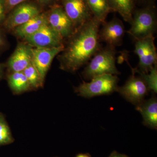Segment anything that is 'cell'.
<instances>
[{"mask_svg": "<svg viewBox=\"0 0 157 157\" xmlns=\"http://www.w3.org/2000/svg\"><path fill=\"white\" fill-rule=\"evenodd\" d=\"M39 14V9L33 4H20L6 17L1 27L7 31H12Z\"/></svg>", "mask_w": 157, "mask_h": 157, "instance_id": "11", "label": "cell"}, {"mask_svg": "<svg viewBox=\"0 0 157 157\" xmlns=\"http://www.w3.org/2000/svg\"><path fill=\"white\" fill-rule=\"evenodd\" d=\"M101 25V23L94 17L67 40L58 58L61 70L74 73L87 64L102 47L99 38Z\"/></svg>", "mask_w": 157, "mask_h": 157, "instance_id": "1", "label": "cell"}, {"mask_svg": "<svg viewBox=\"0 0 157 157\" xmlns=\"http://www.w3.org/2000/svg\"><path fill=\"white\" fill-rule=\"evenodd\" d=\"M138 74L145 82L149 90L156 94L157 92V64L147 73Z\"/></svg>", "mask_w": 157, "mask_h": 157, "instance_id": "21", "label": "cell"}, {"mask_svg": "<svg viewBox=\"0 0 157 157\" xmlns=\"http://www.w3.org/2000/svg\"><path fill=\"white\" fill-rule=\"evenodd\" d=\"M32 48L25 42L17 45L6 64L9 73L23 72L32 63Z\"/></svg>", "mask_w": 157, "mask_h": 157, "instance_id": "13", "label": "cell"}, {"mask_svg": "<svg viewBox=\"0 0 157 157\" xmlns=\"http://www.w3.org/2000/svg\"><path fill=\"white\" fill-rule=\"evenodd\" d=\"M112 12H117L124 20L131 24L135 10V0H107Z\"/></svg>", "mask_w": 157, "mask_h": 157, "instance_id": "16", "label": "cell"}, {"mask_svg": "<svg viewBox=\"0 0 157 157\" xmlns=\"http://www.w3.org/2000/svg\"><path fill=\"white\" fill-rule=\"evenodd\" d=\"M29 82L31 90H36L43 86L44 81L42 80L33 63L23 71Z\"/></svg>", "mask_w": 157, "mask_h": 157, "instance_id": "19", "label": "cell"}, {"mask_svg": "<svg viewBox=\"0 0 157 157\" xmlns=\"http://www.w3.org/2000/svg\"><path fill=\"white\" fill-rule=\"evenodd\" d=\"M76 157H91L90 156V155L88 154H79L77 155V156Z\"/></svg>", "mask_w": 157, "mask_h": 157, "instance_id": "29", "label": "cell"}, {"mask_svg": "<svg viewBox=\"0 0 157 157\" xmlns=\"http://www.w3.org/2000/svg\"><path fill=\"white\" fill-rule=\"evenodd\" d=\"M25 42L35 48H52L64 45V41L48 24L42 26L34 33L23 39Z\"/></svg>", "mask_w": 157, "mask_h": 157, "instance_id": "9", "label": "cell"}, {"mask_svg": "<svg viewBox=\"0 0 157 157\" xmlns=\"http://www.w3.org/2000/svg\"><path fill=\"white\" fill-rule=\"evenodd\" d=\"M102 27L99 32L100 42H104L107 45L115 48L122 44L125 33L123 23L117 17L109 21H105L101 24Z\"/></svg>", "mask_w": 157, "mask_h": 157, "instance_id": "10", "label": "cell"}, {"mask_svg": "<svg viewBox=\"0 0 157 157\" xmlns=\"http://www.w3.org/2000/svg\"><path fill=\"white\" fill-rule=\"evenodd\" d=\"M7 46V42L5 36L0 31V52L4 50Z\"/></svg>", "mask_w": 157, "mask_h": 157, "instance_id": "24", "label": "cell"}, {"mask_svg": "<svg viewBox=\"0 0 157 157\" xmlns=\"http://www.w3.org/2000/svg\"><path fill=\"white\" fill-rule=\"evenodd\" d=\"M148 87L140 76L135 73L129 77L122 86H118L117 91L126 101L135 106L141 104L149 91Z\"/></svg>", "mask_w": 157, "mask_h": 157, "instance_id": "7", "label": "cell"}, {"mask_svg": "<svg viewBox=\"0 0 157 157\" xmlns=\"http://www.w3.org/2000/svg\"><path fill=\"white\" fill-rule=\"evenodd\" d=\"M26 0H5L6 10H10L15 6L20 5Z\"/></svg>", "mask_w": 157, "mask_h": 157, "instance_id": "23", "label": "cell"}, {"mask_svg": "<svg viewBox=\"0 0 157 157\" xmlns=\"http://www.w3.org/2000/svg\"><path fill=\"white\" fill-rule=\"evenodd\" d=\"M48 24L47 16L44 14H39L22 25L12 30L16 36L24 39L33 35L42 26Z\"/></svg>", "mask_w": 157, "mask_h": 157, "instance_id": "15", "label": "cell"}, {"mask_svg": "<svg viewBox=\"0 0 157 157\" xmlns=\"http://www.w3.org/2000/svg\"><path fill=\"white\" fill-rule=\"evenodd\" d=\"M14 139L5 116L0 112V147L13 143Z\"/></svg>", "mask_w": 157, "mask_h": 157, "instance_id": "20", "label": "cell"}, {"mask_svg": "<svg viewBox=\"0 0 157 157\" xmlns=\"http://www.w3.org/2000/svg\"><path fill=\"white\" fill-rule=\"evenodd\" d=\"M154 36L135 41L134 52L139 58V63L132 73H147L157 64L156 48Z\"/></svg>", "mask_w": 157, "mask_h": 157, "instance_id": "5", "label": "cell"}, {"mask_svg": "<svg viewBox=\"0 0 157 157\" xmlns=\"http://www.w3.org/2000/svg\"><path fill=\"white\" fill-rule=\"evenodd\" d=\"M135 1H137V2H139L145 3V5L147 4H148L150 2H155V0H135Z\"/></svg>", "mask_w": 157, "mask_h": 157, "instance_id": "27", "label": "cell"}, {"mask_svg": "<svg viewBox=\"0 0 157 157\" xmlns=\"http://www.w3.org/2000/svg\"><path fill=\"white\" fill-rule=\"evenodd\" d=\"M109 157H129L128 156L124 154H121L119 153L117 151H113L110 155Z\"/></svg>", "mask_w": 157, "mask_h": 157, "instance_id": "25", "label": "cell"}, {"mask_svg": "<svg viewBox=\"0 0 157 157\" xmlns=\"http://www.w3.org/2000/svg\"><path fill=\"white\" fill-rule=\"evenodd\" d=\"M157 13L155 2L137 9L133 14L131 28L127 33L135 41L154 36L157 31Z\"/></svg>", "mask_w": 157, "mask_h": 157, "instance_id": "2", "label": "cell"}, {"mask_svg": "<svg viewBox=\"0 0 157 157\" xmlns=\"http://www.w3.org/2000/svg\"><path fill=\"white\" fill-rule=\"evenodd\" d=\"M143 117L144 125L151 129L157 128V99L153 97L144 100L135 107Z\"/></svg>", "mask_w": 157, "mask_h": 157, "instance_id": "14", "label": "cell"}, {"mask_svg": "<svg viewBox=\"0 0 157 157\" xmlns=\"http://www.w3.org/2000/svg\"><path fill=\"white\" fill-rule=\"evenodd\" d=\"M119 80L117 75L104 74L93 78L90 82L83 81L74 88V91L78 96L86 98L107 95L117 91Z\"/></svg>", "mask_w": 157, "mask_h": 157, "instance_id": "4", "label": "cell"}, {"mask_svg": "<svg viewBox=\"0 0 157 157\" xmlns=\"http://www.w3.org/2000/svg\"><path fill=\"white\" fill-rule=\"evenodd\" d=\"M5 65L4 64L0 63V81L2 80L4 75V69H5Z\"/></svg>", "mask_w": 157, "mask_h": 157, "instance_id": "26", "label": "cell"}, {"mask_svg": "<svg viewBox=\"0 0 157 157\" xmlns=\"http://www.w3.org/2000/svg\"><path fill=\"white\" fill-rule=\"evenodd\" d=\"M93 16L101 23L106 21L109 13L112 12L107 0H87Z\"/></svg>", "mask_w": 157, "mask_h": 157, "instance_id": "18", "label": "cell"}, {"mask_svg": "<svg viewBox=\"0 0 157 157\" xmlns=\"http://www.w3.org/2000/svg\"><path fill=\"white\" fill-rule=\"evenodd\" d=\"M64 46L52 48L32 47V63L43 81L54 58L63 51Z\"/></svg>", "mask_w": 157, "mask_h": 157, "instance_id": "12", "label": "cell"}, {"mask_svg": "<svg viewBox=\"0 0 157 157\" xmlns=\"http://www.w3.org/2000/svg\"><path fill=\"white\" fill-rule=\"evenodd\" d=\"M39 2L43 5H46V4H49L50 2H52L55 0H38Z\"/></svg>", "mask_w": 157, "mask_h": 157, "instance_id": "28", "label": "cell"}, {"mask_svg": "<svg viewBox=\"0 0 157 157\" xmlns=\"http://www.w3.org/2000/svg\"><path fill=\"white\" fill-rule=\"evenodd\" d=\"M7 12L5 0H0V28L6 18Z\"/></svg>", "mask_w": 157, "mask_h": 157, "instance_id": "22", "label": "cell"}, {"mask_svg": "<svg viewBox=\"0 0 157 157\" xmlns=\"http://www.w3.org/2000/svg\"><path fill=\"white\" fill-rule=\"evenodd\" d=\"M115 48L106 45L101 47L91 59L82 73L85 79L90 80L104 74H121L116 66Z\"/></svg>", "mask_w": 157, "mask_h": 157, "instance_id": "3", "label": "cell"}, {"mask_svg": "<svg viewBox=\"0 0 157 157\" xmlns=\"http://www.w3.org/2000/svg\"><path fill=\"white\" fill-rule=\"evenodd\" d=\"M62 7L76 31L94 17L87 0H61Z\"/></svg>", "mask_w": 157, "mask_h": 157, "instance_id": "8", "label": "cell"}, {"mask_svg": "<svg viewBox=\"0 0 157 157\" xmlns=\"http://www.w3.org/2000/svg\"><path fill=\"white\" fill-rule=\"evenodd\" d=\"M7 81L14 94H20L31 90L27 78L23 72L9 73Z\"/></svg>", "mask_w": 157, "mask_h": 157, "instance_id": "17", "label": "cell"}, {"mask_svg": "<svg viewBox=\"0 0 157 157\" xmlns=\"http://www.w3.org/2000/svg\"><path fill=\"white\" fill-rule=\"evenodd\" d=\"M46 16L48 25L64 41L67 40L76 31L73 22L62 6H54Z\"/></svg>", "mask_w": 157, "mask_h": 157, "instance_id": "6", "label": "cell"}]
</instances>
